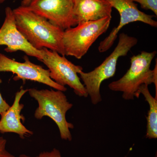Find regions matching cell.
Returning a JSON list of instances; mask_svg holds the SVG:
<instances>
[{
    "label": "cell",
    "instance_id": "obj_3",
    "mask_svg": "<svg viewBox=\"0 0 157 157\" xmlns=\"http://www.w3.org/2000/svg\"><path fill=\"white\" fill-rule=\"evenodd\" d=\"M137 42L138 39L135 37L124 33H121L114 50L100 66L88 73L81 71L78 73L93 105H97L102 101L100 90L101 85L104 80L114 76L119 59L126 56Z\"/></svg>",
    "mask_w": 157,
    "mask_h": 157
},
{
    "label": "cell",
    "instance_id": "obj_21",
    "mask_svg": "<svg viewBox=\"0 0 157 157\" xmlns=\"http://www.w3.org/2000/svg\"></svg>",
    "mask_w": 157,
    "mask_h": 157
},
{
    "label": "cell",
    "instance_id": "obj_2",
    "mask_svg": "<svg viewBox=\"0 0 157 157\" xmlns=\"http://www.w3.org/2000/svg\"><path fill=\"white\" fill-rule=\"evenodd\" d=\"M157 52L143 51L131 58V66L125 74L118 80L112 82L108 85L109 90L122 93V98L126 101L139 98V88L143 84L154 83L157 96V62L154 69L150 67Z\"/></svg>",
    "mask_w": 157,
    "mask_h": 157
},
{
    "label": "cell",
    "instance_id": "obj_7",
    "mask_svg": "<svg viewBox=\"0 0 157 157\" xmlns=\"http://www.w3.org/2000/svg\"><path fill=\"white\" fill-rule=\"evenodd\" d=\"M24 62L16 61L0 52V72H11L16 76L15 81L30 80L48 86L56 90L66 92L67 88L60 85L52 79L49 72L40 65L30 61L28 56L24 57Z\"/></svg>",
    "mask_w": 157,
    "mask_h": 157
},
{
    "label": "cell",
    "instance_id": "obj_13",
    "mask_svg": "<svg viewBox=\"0 0 157 157\" xmlns=\"http://www.w3.org/2000/svg\"><path fill=\"white\" fill-rule=\"evenodd\" d=\"M148 85L143 84L140 86L138 90V94H142L147 102L149 109L146 117L147 132L145 137L149 139H156L157 138V98H154L151 95Z\"/></svg>",
    "mask_w": 157,
    "mask_h": 157
},
{
    "label": "cell",
    "instance_id": "obj_19",
    "mask_svg": "<svg viewBox=\"0 0 157 157\" xmlns=\"http://www.w3.org/2000/svg\"><path fill=\"white\" fill-rule=\"evenodd\" d=\"M19 157H31L30 156H29L26 155H21L19 156Z\"/></svg>",
    "mask_w": 157,
    "mask_h": 157
},
{
    "label": "cell",
    "instance_id": "obj_18",
    "mask_svg": "<svg viewBox=\"0 0 157 157\" xmlns=\"http://www.w3.org/2000/svg\"><path fill=\"white\" fill-rule=\"evenodd\" d=\"M31 0H22L21 1V6H25V7H27L29 5Z\"/></svg>",
    "mask_w": 157,
    "mask_h": 157
},
{
    "label": "cell",
    "instance_id": "obj_10",
    "mask_svg": "<svg viewBox=\"0 0 157 157\" xmlns=\"http://www.w3.org/2000/svg\"><path fill=\"white\" fill-rule=\"evenodd\" d=\"M5 15L0 28V45L6 46L5 51L7 52L20 51L27 56L36 58L41 61L43 58L42 51L33 48L17 29L13 10L10 7H6Z\"/></svg>",
    "mask_w": 157,
    "mask_h": 157
},
{
    "label": "cell",
    "instance_id": "obj_16",
    "mask_svg": "<svg viewBox=\"0 0 157 157\" xmlns=\"http://www.w3.org/2000/svg\"><path fill=\"white\" fill-rule=\"evenodd\" d=\"M2 82V80L0 78V85ZM10 106L3 99L0 92V115H2L10 108Z\"/></svg>",
    "mask_w": 157,
    "mask_h": 157
},
{
    "label": "cell",
    "instance_id": "obj_20",
    "mask_svg": "<svg viewBox=\"0 0 157 157\" xmlns=\"http://www.w3.org/2000/svg\"><path fill=\"white\" fill-rule=\"evenodd\" d=\"M6 0H0V4H2V3L5 2Z\"/></svg>",
    "mask_w": 157,
    "mask_h": 157
},
{
    "label": "cell",
    "instance_id": "obj_6",
    "mask_svg": "<svg viewBox=\"0 0 157 157\" xmlns=\"http://www.w3.org/2000/svg\"><path fill=\"white\" fill-rule=\"evenodd\" d=\"M40 50L43 56L41 62L48 68L51 78L62 86H68L76 95L87 98L86 90L78 75L83 70L82 67L74 64L56 52L46 48Z\"/></svg>",
    "mask_w": 157,
    "mask_h": 157
},
{
    "label": "cell",
    "instance_id": "obj_15",
    "mask_svg": "<svg viewBox=\"0 0 157 157\" xmlns=\"http://www.w3.org/2000/svg\"><path fill=\"white\" fill-rule=\"evenodd\" d=\"M7 140L0 137V157H15L6 149Z\"/></svg>",
    "mask_w": 157,
    "mask_h": 157
},
{
    "label": "cell",
    "instance_id": "obj_5",
    "mask_svg": "<svg viewBox=\"0 0 157 157\" xmlns=\"http://www.w3.org/2000/svg\"><path fill=\"white\" fill-rule=\"evenodd\" d=\"M111 17L95 21L80 23L64 31L63 43L65 55L80 59L89 50L94 42L107 32Z\"/></svg>",
    "mask_w": 157,
    "mask_h": 157
},
{
    "label": "cell",
    "instance_id": "obj_17",
    "mask_svg": "<svg viewBox=\"0 0 157 157\" xmlns=\"http://www.w3.org/2000/svg\"><path fill=\"white\" fill-rule=\"evenodd\" d=\"M37 157H62L60 152L57 149L54 148L52 151H44L39 154Z\"/></svg>",
    "mask_w": 157,
    "mask_h": 157
},
{
    "label": "cell",
    "instance_id": "obj_12",
    "mask_svg": "<svg viewBox=\"0 0 157 157\" xmlns=\"http://www.w3.org/2000/svg\"><path fill=\"white\" fill-rule=\"evenodd\" d=\"M112 7L107 0H74L73 16L76 25L80 23L112 17Z\"/></svg>",
    "mask_w": 157,
    "mask_h": 157
},
{
    "label": "cell",
    "instance_id": "obj_11",
    "mask_svg": "<svg viewBox=\"0 0 157 157\" xmlns=\"http://www.w3.org/2000/svg\"><path fill=\"white\" fill-rule=\"evenodd\" d=\"M28 92V90L21 89L15 94L14 103L4 114L1 115L0 120V132L2 134L13 133L19 135L21 139L29 137L33 134L21 122L24 117L21 114L24 107L23 104H20L21 100L24 95Z\"/></svg>",
    "mask_w": 157,
    "mask_h": 157
},
{
    "label": "cell",
    "instance_id": "obj_4",
    "mask_svg": "<svg viewBox=\"0 0 157 157\" xmlns=\"http://www.w3.org/2000/svg\"><path fill=\"white\" fill-rule=\"evenodd\" d=\"M30 96L38 102L39 106L34 116L38 120L44 117H50L56 124L63 140L71 141L72 136L70 129L74 125L66 119V113L73 107V104L68 101L67 96L62 91L53 90H28Z\"/></svg>",
    "mask_w": 157,
    "mask_h": 157
},
{
    "label": "cell",
    "instance_id": "obj_14",
    "mask_svg": "<svg viewBox=\"0 0 157 157\" xmlns=\"http://www.w3.org/2000/svg\"><path fill=\"white\" fill-rule=\"evenodd\" d=\"M140 4L142 9L150 10L157 16V0H132Z\"/></svg>",
    "mask_w": 157,
    "mask_h": 157
},
{
    "label": "cell",
    "instance_id": "obj_8",
    "mask_svg": "<svg viewBox=\"0 0 157 157\" xmlns=\"http://www.w3.org/2000/svg\"><path fill=\"white\" fill-rule=\"evenodd\" d=\"M112 8L116 9L120 16V20L116 27L114 28L109 35L98 46V50L101 53L105 52L112 47L117 38L120 31L125 26L131 23L140 21L157 27V21L153 19L154 15L145 14L137 8V4L132 0H107Z\"/></svg>",
    "mask_w": 157,
    "mask_h": 157
},
{
    "label": "cell",
    "instance_id": "obj_1",
    "mask_svg": "<svg viewBox=\"0 0 157 157\" xmlns=\"http://www.w3.org/2000/svg\"><path fill=\"white\" fill-rule=\"evenodd\" d=\"M17 29L33 48H46L65 56L63 30L54 25L28 7L21 6L14 9Z\"/></svg>",
    "mask_w": 157,
    "mask_h": 157
},
{
    "label": "cell",
    "instance_id": "obj_9",
    "mask_svg": "<svg viewBox=\"0 0 157 157\" xmlns=\"http://www.w3.org/2000/svg\"><path fill=\"white\" fill-rule=\"evenodd\" d=\"M74 0H31L28 7L35 13L65 30L76 26Z\"/></svg>",
    "mask_w": 157,
    "mask_h": 157
}]
</instances>
